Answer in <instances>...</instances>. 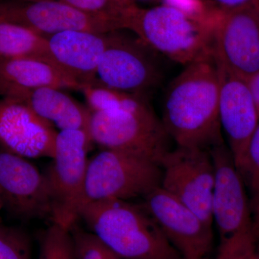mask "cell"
I'll list each match as a JSON object with an SVG mask.
<instances>
[{
  "label": "cell",
  "mask_w": 259,
  "mask_h": 259,
  "mask_svg": "<svg viewBox=\"0 0 259 259\" xmlns=\"http://www.w3.org/2000/svg\"><path fill=\"white\" fill-rule=\"evenodd\" d=\"M110 32L69 30L45 37L53 64L83 86L97 79V71Z\"/></svg>",
  "instance_id": "cell-16"
},
{
  "label": "cell",
  "mask_w": 259,
  "mask_h": 259,
  "mask_svg": "<svg viewBox=\"0 0 259 259\" xmlns=\"http://www.w3.org/2000/svg\"><path fill=\"white\" fill-rule=\"evenodd\" d=\"M90 139L102 149L115 150L160 165L170 148V137L146 97L136 95L117 110L92 112Z\"/></svg>",
  "instance_id": "cell-4"
},
{
  "label": "cell",
  "mask_w": 259,
  "mask_h": 259,
  "mask_svg": "<svg viewBox=\"0 0 259 259\" xmlns=\"http://www.w3.org/2000/svg\"><path fill=\"white\" fill-rule=\"evenodd\" d=\"M58 133L25 102L0 99V148L28 158L54 156Z\"/></svg>",
  "instance_id": "cell-14"
},
{
  "label": "cell",
  "mask_w": 259,
  "mask_h": 259,
  "mask_svg": "<svg viewBox=\"0 0 259 259\" xmlns=\"http://www.w3.org/2000/svg\"><path fill=\"white\" fill-rule=\"evenodd\" d=\"M10 57L38 58L51 62L45 37L16 24L0 21V58Z\"/></svg>",
  "instance_id": "cell-19"
},
{
  "label": "cell",
  "mask_w": 259,
  "mask_h": 259,
  "mask_svg": "<svg viewBox=\"0 0 259 259\" xmlns=\"http://www.w3.org/2000/svg\"><path fill=\"white\" fill-rule=\"evenodd\" d=\"M83 131L58 133L53 161L44 172L51 204L52 223L71 230L84 204L88 152L93 144Z\"/></svg>",
  "instance_id": "cell-5"
},
{
  "label": "cell",
  "mask_w": 259,
  "mask_h": 259,
  "mask_svg": "<svg viewBox=\"0 0 259 259\" xmlns=\"http://www.w3.org/2000/svg\"><path fill=\"white\" fill-rule=\"evenodd\" d=\"M42 88L81 91V83L55 65L34 57L0 58V96L22 100Z\"/></svg>",
  "instance_id": "cell-17"
},
{
  "label": "cell",
  "mask_w": 259,
  "mask_h": 259,
  "mask_svg": "<svg viewBox=\"0 0 259 259\" xmlns=\"http://www.w3.org/2000/svg\"><path fill=\"white\" fill-rule=\"evenodd\" d=\"M0 21L16 24L42 37L69 30L108 33L120 23L73 8L60 0H2Z\"/></svg>",
  "instance_id": "cell-9"
},
{
  "label": "cell",
  "mask_w": 259,
  "mask_h": 259,
  "mask_svg": "<svg viewBox=\"0 0 259 259\" xmlns=\"http://www.w3.org/2000/svg\"><path fill=\"white\" fill-rule=\"evenodd\" d=\"M151 48L139 37L110 32L107 49L99 63L97 78L110 88L146 97L157 86L160 73Z\"/></svg>",
  "instance_id": "cell-11"
},
{
  "label": "cell",
  "mask_w": 259,
  "mask_h": 259,
  "mask_svg": "<svg viewBox=\"0 0 259 259\" xmlns=\"http://www.w3.org/2000/svg\"><path fill=\"white\" fill-rule=\"evenodd\" d=\"M218 65L220 123L238 168L247 144L258 125L259 114L246 80L227 71L218 62Z\"/></svg>",
  "instance_id": "cell-15"
},
{
  "label": "cell",
  "mask_w": 259,
  "mask_h": 259,
  "mask_svg": "<svg viewBox=\"0 0 259 259\" xmlns=\"http://www.w3.org/2000/svg\"><path fill=\"white\" fill-rule=\"evenodd\" d=\"M255 230L249 233L220 241L214 259H253Z\"/></svg>",
  "instance_id": "cell-26"
},
{
  "label": "cell",
  "mask_w": 259,
  "mask_h": 259,
  "mask_svg": "<svg viewBox=\"0 0 259 259\" xmlns=\"http://www.w3.org/2000/svg\"><path fill=\"white\" fill-rule=\"evenodd\" d=\"M0 1H2V0H0Z\"/></svg>",
  "instance_id": "cell-34"
},
{
  "label": "cell",
  "mask_w": 259,
  "mask_h": 259,
  "mask_svg": "<svg viewBox=\"0 0 259 259\" xmlns=\"http://www.w3.org/2000/svg\"><path fill=\"white\" fill-rule=\"evenodd\" d=\"M259 213V212H258ZM258 213H257V214H258Z\"/></svg>",
  "instance_id": "cell-32"
},
{
  "label": "cell",
  "mask_w": 259,
  "mask_h": 259,
  "mask_svg": "<svg viewBox=\"0 0 259 259\" xmlns=\"http://www.w3.org/2000/svg\"><path fill=\"white\" fill-rule=\"evenodd\" d=\"M39 259H76L71 231L52 223L40 238Z\"/></svg>",
  "instance_id": "cell-22"
},
{
  "label": "cell",
  "mask_w": 259,
  "mask_h": 259,
  "mask_svg": "<svg viewBox=\"0 0 259 259\" xmlns=\"http://www.w3.org/2000/svg\"><path fill=\"white\" fill-rule=\"evenodd\" d=\"M160 187L212 226L215 168L210 150L177 146L162 158Z\"/></svg>",
  "instance_id": "cell-7"
},
{
  "label": "cell",
  "mask_w": 259,
  "mask_h": 259,
  "mask_svg": "<svg viewBox=\"0 0 259 259\" xmlns=\"http://www.w3.org/2000/svg\"><path fill=\"white\" fill-rule=\"evenodd\" d=\"M76 9L117 22L125 29V13L130 6H124L113 0H60Z\"/></svg>",
  "instance_id": "cell-25"
},
{
  "label": "cell",
  "mask_w": 259,
  "mask_h": 259,
  "mask_svg": "<svg viewBox=\"0 0 259 259\" xmlns=\"http://www.w3.org/2000/svg\"><path fill=\"white\" fill-rule=\"evenodd\" d=\"M30 242L25 232L0 226V259H30Z\"/></svg>",
  "instance_id": "cell-24"
},
{
  "label": "cell",
  "mask_w": 259,
  "mask_h": 259,
  "mask_svg": "<svg viewBox=\"0 0 259 259\" xmlns=\"http://www.w3.org/2000/svg\"><path fill=\"white\" fill-rule=\"evenodd\" d=\"M71 233L76 259H124L90 231H83L75 226Z\"/></svg>",
  "instance_id": "cell-23"
},
{
  "label": "cell",
  "mask_w": 259,
  "mask_h": 259,
  "mask_svg": "<svg viewBox=\"0 0 259 259\" xmlns=\"http://www.w3.org/2000/svg\"><path fill=\"white\" fill-rule=\"evenodd\" d=\"M214 6L223 9H233L252 3H259V0H209Z\"/></svg>",
  "instance_id": "cell-27"
},
{
  "label": "cell",
  "mask_w": 259,
  "mask_h": 259,
  "mask_svg": "<svg viewBox=\"0 0 259 259\" xmlns=\"http://www.w3.org/2000/svg\"><path fill=\"white\" fill-rule=\"evenodd\" d=\"M141 205L157 223L183 259H211L212 226L161 187L144 197Z\"/></svg>",
  "instance_id": "cell-10"
},
{
  "label": "cell",
  "mask_w": 259,
  "mask_h": 259,
  "mask_svg": "<svg viewBox=\"0 0 259 259\" xmlns=\"http://www.w3.org/2000/svg\"><path fill=\"white\" fill-rule=\"evenodd\" d=\"M255 253L253 259H259V213L254 214Z\"/></svg>",
  "instance_id": "cell-29"
},
{
  "label": "cell",
  "mask_w": 259,
  "mask_h": 259,
  "mask_svg": "<svg viewBox=\"0 0 259 259\" xmlns=\"http://www.w3.org/2000/svg\"><path fill=\"white\" fill-rule=\"evenodd\" d=\"M81 92L92 112H109L120 109L136 95L110 88L98 79L83 85Z\"/></svg>",
  "instance_id": "cell-20"
},
{
  "label": "cell",
  "mask_w": 259,
  "mask_h": 259,
  "mask_svg": "<svg viewBox=\"0 0 259 259\" xmlns=\"http://www.w3.org/2000/svg\"><path fill=\"white\" fill-rule=\"evenodd\" d=\"M0 200L13 215L25 220L51 218L47 179L28 158L0 148Z\"/></svg>",
  "instance_id": "cell-13"
},
{
  "label": "cell",
  "mask_w": 259,
  "mask_h": 259,
  "mask_svg": "<svg viewBox=\"0 0 259 259\" xmlns=\"http://www.w3.org/2000/svg\"><path fill=\"white\" fill-rule=\"evenodd\" d=\"M210 151L215 168L212 221L222 241L253 231L254 215L244 182L228 146L222 143Z\"/></svg>",
  "instance_id": "cell-12"
},
{
  "label": "cell",
  "mask_w": 259,
  "mask_h": 259,
  "mask_svg": "<svg viewBox=\"0 0 259 259\" xmlns=\"http://www.w3.org/2000/svg\"><path fill=\"white\" fill-rule=\"evenodd\" d=\"M119 4L124 5V6H130V5H135L134 0H113Z\"/></svg>",
  "instance_id": "cell-30"
},
{
  "label": "cell",
  "mask_w": 259,
  "mask_h": 259,
  "mask_svg": "<svg viewBox=\"0 0 259 259\" xmlns=\"http://www.w3.org/2000/svg\"><path fill=\"white\" fill-rule=\"evenodd\" d=\"M135 1V0H134ZM139 1H148V0H139Z\"/></svg>",
  "instance_id": "cell-31"
},
{
  "label": "cell",
  "mask_w": 259,
  "mask_h": 259,
  "mask_svg": "<svg viewBox=\"0 0 259 259\" xmlns=\"http://www.w3.org/2000/svg\"><path fill=\"white\" fill-rule=\"evenodd\" d=\"M161 168L156 162L131 153L102 149L90 158L84 204L105 199L144 197L161 185Z\"/></svg>",
  "instance_id": "cell-6"
},
{
  "label": "cell",
  "mask_w": 259,
  "mask_h": 259,
  "mask_svg": "<svg viewBox=\"0 0 259 259\" xmlns=\"http://www.w3.org/2000/svg\"><path fill=\"white\" fill-rule=\"evenodd\" d=\"M180 259H183V258H180Z\"/></svg>",
  "instance_id": "cell-33"
},
{
  "label": "cell",
  "mask_w": 259,
  "mask_h": 259,
  "mask_svg": "<svg viewBox=\"0 0 259 259\" xmlns=\"http://www.w3.org/2000/svg\"><path fill=\"white\" fill-rule=\"evenodd\" d=\"M20 100L25 102L42 120L53 127L56 126L60 131H83L89 134L92 112L88 106L64 93V90L39 88Z\"/></svg>",
  "instance_id": "cell-18"
},
{
  "label": "cell",
  "mask_w": 259,
  "mask_h": 259,
  "mask_svg": "<svg viewBox=\"0 0 259 259\" xmlns=\"http://www.w3.org/2000/svg\"><path fill=\"white\" fill-rule=\"evenodd\" d=\"M213 12L199 16L166 4L144 9L127 8L125 29L151 48L180 64L187 65L213 51Z\"/></svg>",
  "instance_id": "cell-3"
},
{
  "label": "cell",
  "mask_w": 259,
  "mask_h": 259,
  "mask_svg": "<svg viewBox=\"0 0 259 259\" xmlns=\"http://www.w3.org/2000/svg\"><path fill=\"white\" fill-rule=\"evenodd\" d=\"M237 168L244 182L254 215L259 212V124L250 137Z\"/></svg>",
  "instance_id": "cell-21"
},
{
  "label": "cell",
  "mask_w": 259,
  "mask_h": 259,
  "mask_svg": "<svg viewBox=\"0 0 259 259\" xmlns=\"http://www.w3.org/2000/svg\"><path fill=\"white\" fill-rule=\"evenodd\" d=\"M212 28L218 64L246 81L259 72V3L233 9L214 6Z\"/></svg>",
  "instance_id": "cell-8"
},
{
  "label": "cell",
  "mask_w": 259,
  "mask_h": 259,
  "mask_svg": "<svg viewBox=\"0 0 259 259\" xmlns=\"http://www.w3.org/2000/svg\"><path fill=\"white\" fill-rule=\"evenodd\" d=\"M247 82H248L250 92L253 95L259 114V72L256 73L247 80Z\"/></svg>",
  "instance_id": "cell-28"
},
{
  "label": "cell",
  "mask_w": 259,
  "mask_h": 259,
  "mask_svg": "<svg viewBox=\"0 0 259 259\" xmlns=\"http://www.w3.org/2000/svg\"><path fill=\"white\" fill-rule=\"evenodd\" d=\"M80 219L121 258H182L141 204L121 199L90 202L83 206Z\"/></svg>",
  "instance_id": "cell-2"
},
{
  "label": "cell",
  "mask_w": 259,
  "mask_h": 259,
  "mask_svg": "<svg viewBox=\"0 0 259 259\" xmlns=\"http://www.w3.org/2000/svg\"><path fill=\"white\" fill-rule=\"evenodd\" d=\"M219 93V69L213 51L187 65L170 83L161 120L177 146L210 150L224 143Z\"/></svg>",
  "instance_id": "cell-1"
}]
</instances>
